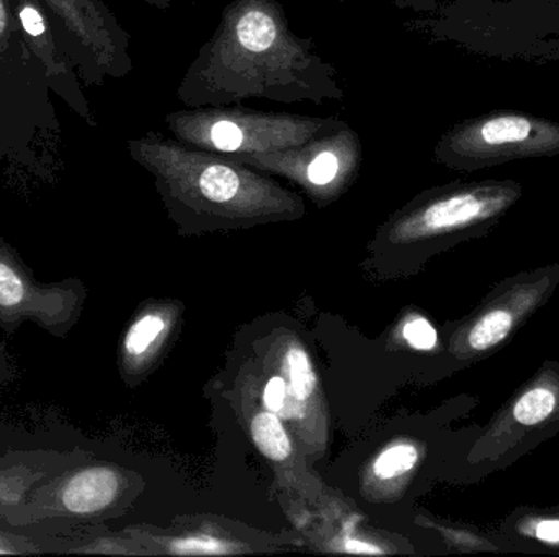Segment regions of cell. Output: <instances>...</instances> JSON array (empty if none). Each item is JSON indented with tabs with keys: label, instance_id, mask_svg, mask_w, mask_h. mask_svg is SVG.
Returning a JSON list of instances; mask_svg holds the SVG:
<instances>
[{
	"label": "cell",
	"instance_id": "cell-1",
	"mask_svg": "<svg viewBox=\"0 0 559 557\" xmlns=\"http://www.w3.org/2000/svg\"><path fill=\"white\" fill-rule=\"evenodd\" d=\"M187 108L238 105L249 98L322 105L344 100L337 69L311 38L293 32L278 0H231L176 92Z\"/></svg>",
	"mask_w": 559,
	"mask_h": 557
},
{
	"label": "cell",
	"instance_id": "cell-2",
	"mask_svg": "<svg viewBox=\"0 0 559 557\" xmlns=\"http://www.w3.org/2000/svg\"><path fill=\"white\" fill-rule=\"evenodd\" d=\"M128 153L156 177L174 208L242 218L299 208L296 196L228 154L195 149L156 131L128 141Z\"/></svg>",
	"mask_w": 559,
	"mask_h": 557
},
{
	"label": "cell",
	"instance_id": "cell-3",
	"mask_svg": "<svg viewBox=\"0 0 559 557\" xmlns=\"http://www.w3.org/2000/svg\"><path fill=\"white\" fill-rule=\"evenodd\" d=\"M48 75L29 46L12 0H0V164L49 175L64 153V131Z\"/></svg>",
	"mask_w": 559,
	"mask_h": 557
},
{
	"label": "cell",
	"instance_id": "cell-4",
	"mask_svg": "<svg viewBox=\"0 0 559 557\" xmlns=\"http://www.w3.org/2000/svg\"><path fill=\"white\" fill-rule=\"evenodd\" d=\"M174 140L228 156L277 153L347 123L341 118L261 111L238 105L183 108L164 117Z\"/></svg>",
	"mask_w": 559,
	"mask_h": 557
},
{
	"label": "cell",
	"instance_id": "cell-5",
	"mask_svg": "<svg viewBox=\"0 0 559 557\" xmlns=\"http://www.w3.org/2000/svg\"><path fill=\"white\" fill-rule=\"evenodd\" d=\"M433 154L437 162L455 170L558 156L559 123L519 111H495L450 128Z\"/></svg>",
	"mask_w": 559,
	"mask_h": 557
},
{
	"label": "cell",
	"instance_id": "cell-6",
	"mask_svg": "<svg viewBox=\"0 0 559 557\" xmlns=\"http://www.w3.org/2000/svg\"><path fill=\"white\" fill-rule=\"evenodd\" d=\"M64 48L85 85H104L133 71L130 33L104 0H41Z\"/></svg>",
	"mask_w": 559,
	"mask_h": 557
},
{
	"label": "cell",
	"instance_id": "cell-7",
	"mask_svg": "<svg viewBox=\"0 0 559 557\" xmlns=\"http://www.w3.org/2000/svg\"><path fill=\"white\" fill-rule=\"evenodd\" d=\"M233 157L259 172L286 177L305 186L316 198H331L358 175L364 144L360 134L345 123L299 146L277 153Z\"/></svg>",
	"mask_w": 559,
	"mask_h": 557
},
{
	"label": "cell",
	"instance_id": "cell-8",
	"mask_svg": "<svg viewBox=\"0 0 559 557\" xmlns=\"http://www.w3.org/2000/svg\"><path fill=\"white\" fill-rule=\"evenodd\" d=\"M521 196L514 182L468 183L437 190L401 216L394 234L424 239L462 231L495 219Z\"/></svg>",
	"mask_w": 559,
	"mask_h": 557
},
{
	"label": "cell",
	"instance_id": "cell-9",
	"mask_svg": "<svg viewBox=\"0 0 559 557\" xmlns=\"http://www.w3.org/2000/svg\"><path fill=\"white\" fill-rule=\"evenodd\" d=\"M12 5L29 46L45 68L52 94L62 98L88 126H97L91 104L82 90L81 77L68 52L59 45L51 16L46 12L41 0H12Z\"/></svg>",
	"mask_w": 559,
	"mask_h": 557
},
{
	"label": "cell",
	"instance_id": "cell-10",
	"mask_svg": "<svg viewBox=\"0 0 559 557\" xmlns=\"http://www.w3.org/2000/svg\"><path fill=\"white\" fill-rule=\"evenodd\" d=\"M117 493V474L107 468H92L72 477L61 497L69 512L94 513L110 506Z\"/></svg>",
	"mask_w": 559,
	"mask_h": 557
},
{
	"label": "cell",
	"instance_id": "cell-11",
	"mask_svg": "<svg viewBox=\"0 0 559 557\" xmlns=\"http://www.w3.org/2000/svg\"><path fill=\"white\" fill-rule=\"evenodd\" d=\"M252 440L262 455L272 461H285L292 455V441L274 412L255 415L251 424Z\"/></svg>",
	"mask_w": 559,
	"mask_h": 557
},
{
	"label": "cell",
	"instance_id": "cell-12",
	"mask_svg": "<svg viewBox=\"0 0 559 557\" xmlns=\"http://www.w3.org/2000/svg\"><path fill=\"white\" fill-rule=\"evenodd\" d=\"M514 326V316L508 310H492L486 313L468 334V346L473 350H488L499 346Z\"/></svg>",
	"mask_w": 559,
	"mask_h": 557
},
{
	"label": "cell",
	"instance_id": "cell-13",
	"mask_svg": "<svg viewBox=\"0 0 559 557\" xmlns=\"http://www.w3.org/2000/svg\"><path fill=\"white\" fill-rule=\"evenodd\" d=\"M286 388L295 402H305L314 389L316 378L308 353L301 347L293 346L285 355Z\"/></svg>",
	"mask_w": 559,
	"mask_h": 557
},
{
	"label": "cell",
	"instance_id": "cell-14",
	"mask_svg": "<svg viewBox=\"0 0 559 557\" xmlns=\"http://www.w3.org/2000/svg\"><path fill=\"white\" fill-rule=\"evenodd\" d=\"M557 409V396L548 388H534L521 396L514 405L519 424L538 425L547 421Z\"/></svg>",
	"mask_w": 559,
	"mask_h": 557
},
{
	"label": "cell",
	"instance_id": "cell-15",
	"mask_svg": "<svg viewBox=\"0 0 559 557\" xmlns=\"http://www.w3.org/2000/svg\"><path fill=\"white\" fill-rule=\"evenodd\" d=\"M419 460L417 448L409 444L393 445L386 448L374 461V474L381 480H393L416 467Z\"/></svg>",
	"mask_w": 559,
	"mask_h": 557
},
{
	"label": "cell",
	"instance_id": "cell-16",
	"mask_svg": "<svg viewBox=\"0 0 559 557\" xmlns=\"http://www.w3.org/2000/svg\"><path fill=\"white\" fill-rule=\"evenodd\" d=\"M164 327H166V323H164L163 317L156 316V314H147V316L141 317L128 330L124 349L130 355H143L156 342L157 337L164 332Z\"/></svg>",
	"mask_w": 559,
	"mask_h": 557
},
{
	"label": "cell",
	"instance_id": "cell-17",
	"mask_svg": "<svg viewBox=\"0 0 559 557\" xmlns=\"http://www.w3.org/2000/svg\"><path fill=\"white\" fill-rule=\"evenodd\" d=\"M25 296V283L22 278L9 265L0 262V307L12 310V307L20 306Z\"/></svg>",
	"mask_w": 559,
	"mask_h": 557
},
{
	"label": "cell",
	"instance_id": "cell-18",
	"mask_svg": "<svg viewBox=\"0 0 559 557\" xmlns=\"http://www.w3.org/2000/svg\"><path fill=\"white\" fill-rule=\"evenodd\" d=\"M231 552L225 543L209 536H195V538L177 540L173 545L176 555H226Z\"/></svg>",
	"mask_w": 559,
	"mask_h": 557
},
{
	"label": "cell",
	"instance_id": "cell-19",
	"mask_svg": "<svg viewBox=\"0 0 559 557\" xmlns=\"http://www.w3.org/2000/svg\"><path fill=\"white\" fill-rule=\"evenodd\" d=\"M404 339L416 350H432L437 346V332L429 320L413 319L404 326Z\"/></svg>",
	"mask_w": 559,
	"mask_h": 557
},
{
	"label": "cell",
	"instance_id": "cell-20",
	"mask_svg": "<svg viewBox=\"0 0 559 557\" xmlns=\"http://www.w3.org/2000/svg\"><path fill=\"white\" fill-rule=\"evenodd\" d=\"M286 398H288V388H286L285 378L274 376L264 389L265 409L278 414L285 409Z\"/></svg>",
	"mask_w": 559,
	"mask_h": 557
},
{
	"label": "cell",
	"instance_id": "cell-21",
	"mask_svg": "<svg viewBox=\"0 0 559 557\" xmlns=\"http://www.w3.org/2000/svg\"><path fill=\"white\" fill-rule=\"evenodd\" d=\"M535 538L545 543H559V520H544L534 530Z\"/></svg>",
	"mask_w": 559,
	"mask_h": 557
},
{
	"label": "cell",
	"instance_id": "cell-22",
	"mask_svg": "<svg viewBox=\"0 0 559 557\" xmlns=\"http://www.w3.org/2000/svg\"><path fill=\"white\" fill-rule=\"evenodd\" d=\"M345 549L350 553H368V555H381L383 553L381 549L361 542H347L345 543Z\"/></svg>",
	"mask_w": 559,
	"mask_h": 557
},
{
	"label": "cell",
	"instance_id": "cell-23",
	"mask_svg": "<svg viewBox=\"0 0 559 557\" xmlns=\"http://www.w3.org/2000/svg\"><path fill=\"white\" fill-rule=\"evenodd\" d=\"M143 2L147 3V5L156 7V9L159 10H167L173 5V0H143Z\"/></svg>",
	"mask_w": 559,
	"mask_h": 557
}]
</instances>
